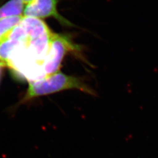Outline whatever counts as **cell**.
<instances>
[{"label":"cell","instance_id":"cell-1","mask_svg":"<svg viewBox=\"0 0 158 158\" xmlns=\"http://www.w3.org/2000/svg\"><path fill=\"white\" fill-rule=\"evenodd\" d=\"M52 34L40 19L23 17L8 36L12 49L6 65L21 72L32 81L44 78V65Z\"/></svg>","mask_w":158,"mask_h":158},{"label":"cell","instance_id":"cell-2","mask_svg":"<svg viewBox=\"0 0 158 158\" xmlns=\"http://www.w3.org/2000/svg\"><path fill=\"white\" fill-rule=\"evenodd\" d=\"M69 89H77L89 94H93L90 89L80 79L58 72L39 80L31 81L23 102Z\"/></svg>","mask_w":158,"mask_h":158},{"label":"cell","instance_id":"cell-3","mask_svg":"<svg viewBox=\"0 0 158 158\" xmlns=\"http://www.w3.org/2000/svg\"><path fill=\"white\" fill-rule=\"evenodd\" d=\"M76 48L67 36L53 32L49 51L44 65L45 77L58 72L64 55L69 51L75 50Z\"/></svg>","mask_w":158,"mask_h":158},{"label":"cell","instance_id":"cell-4","mask_svg":"<svg viewBox=\"0 0 158 158\" xmlns=\"http://www.w3.org/2000/svg\"><path fill=\"white\" fill-rule=\"evenodd\" d=\"M57 0H33L27 4L24 9L25 17L35 18L53 17L64 25H70V23L61 16L57 9Z\"/></svg>","mask_w":158,"mask_h":158},{"label":"cell","instance_id":"cell-5","mask_svg":"<svg viewBox=\"0 0 158 158\" xmlns=\"http://www.w3.org/2000/svg\"><path fill=\"white\" fill-rule=\"evenodd\" d=\"M23 0H10L0 7V19L7 17L22 16L24 11Z\"/></svg>","mask_w":158,"mask_h":158},{"label":"cell","instance_id":"cell-6","mask_svg":"<svg viewBox=\"0 0 158 158\" xmlns=\"http://www.w3.org/2000/svg\"><path fill=\"white\" fill-rule=\"evenodd\" d=\"M23 17H7L0 19V44L21 22Z\"/></svg>","mask_w":158,"mask_h":158},{"label":"cell","instance_id":"cell-7","mask_svg":"<svg viewBox=\"0 0 158 158\" xmlns=\"http://www.w3.org/2000/svg\"><path fill=\"white\" fill-rule=\"evenodd\" d=\"M5 66H6V64H5V63H4L3 62L0 60V80H1V75H2V73L3 69H4Z\"/></svg>","mask_w":158,"mask_h":158},{"label":"cell","instance_id":"cell-8","mask_svg":"<svg viewBox=\"0 0 158 158\" xmlns=\"http://www.w3.org/2000/svg\"><path fill=\"white\" fill-rule=\"evenodd\" d=\"M32 1H33V0H23V1L24 2L25 4H28L30 2H31Z\"/></svg>","mask_w":158,"mask_h":158}]
</instances>
